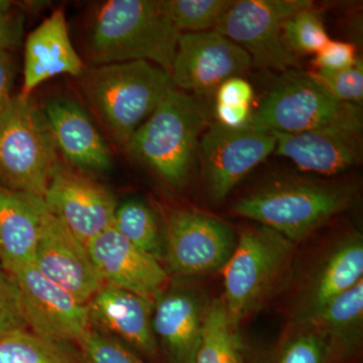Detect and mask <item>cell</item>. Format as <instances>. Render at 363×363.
<instances>
[{"label":"cell","mask_w":363,"mask_h":363,"mask_svg":"<svg viewBox=\"0 0 363 363\" xmlns=\"http://www.w3.org/2000/svg\"><path fill=\"white\" fill-rule=\"evenodd\" d=\"M180 35L169 0H108L93 14L88 56L97 66L145 61L169 73Z\"/></svg>","instance_id":"obj_1"},{"label":"cell","mask_w":363,"mask_h":363,"mask_svg":"<svg viewBox=\"0 0 363 363\" xmlns=\"http://www.w3.org/2000/svg\"><path fill=\"white\" fill-rule=\"evenodd\" d=\"M79 78L90 108L123 147L175 87L169 72L145 61L92 67Z\"/></svg>","instance_id":"obj_2"},{"label":"cell","mask_w":363,"mask_h":363,"mask_svg":"<svg viewBox=\"0 0 363 363\" xmlns=\"http://www.w3.org/2000/svg\"><path fill=\"white\" fill-rule=\"evenodd\" d=\"M204 106L194 96L172 88L124 150L149 166L174 188L187 184L206 130Z\"/></svg>","instance_id":"obj_3"},{"label":"cell","mask_w":363,"mask_h":363,"mask_svg":"<svg viewBox=\"0 0 363 363\" xmlns=\"http://www.w3.org/2000/svg\"><path fill=\"white\" fill-rule=\"evenodd\" d=\"M353 199L350 186L284 182L243 197L233 210L238 216L259 222L295 243L350 208Z\"/></svg>","instance_id":"obj_4"},{"label":"cell","mask_w":363,"mask_h":363,"mask_svg":"<svg viewBox=\"0 0 363 363\" xmlns=\"http://www.w3.org/2000/svg\"><path fill=\"white\" fill-rule=\"evenodd\" d=\"M60 164L44 111L32 96H13L0 113V186L44 197Z\"/></svg>","instance_id":"obj_5"},{"label":"cell","mask_w":363,"mask_h":363,"mask_svg":"<svg viewBox=\"0 0 363 363\" xmlns=\"http://www.w3.org/2000/svg\"><path fill=\"white\" fill-rule=\"evenodd\" d=\"M294 242L267 226L245 228L222 269L227 313L234 326L252 314L278 284Z\"/></svg>","instance_id":"obj_6"},{"label":"cell","mask_w":363,"mask_h":363,"mask_svg":"<svg viewBox=\"0 0 363 363\" xmlns=\"http://www.w3.org/2000/svg\"><path fill=\"white\" fill-rule=\"evenodd\" d=\"M360 111L358 105L334 99L309 72L296 69L285 72L262 98L250 124L269 133L292 135L325 128Z\"/></svg>","instance_id":"obj_7"},{"label":"cell","mask_w":363,"mask_h":363,"mask_svg":"<svg viewBox=\"0 0 363 363\" xmlns=\"http://www.w3.org/2000/svg\"><path fill=\"white\" fill-rule=\"evenodd\" d=\"M312 4L307 0H238L214 30L242 48L255 68L296 70L298 56L284 45L281 26L296 11Z\"/></svg>","instance_id":"obj_8"},{"label":"cell","mask_w":363,"mask_h":363,"mask_svg":"<svg viewBox=\"0 0 363 363\" xmlns=\"http://www.w3.org/2000/svg\"><path fill=\"white\" fill-rule=\"evenodd\" d=\"M276 145L274 133L250 124L233 130L217 123H209L200 138L198 152L211 199L215 202L225 199L255 167L274 152Z\"/></svg>","instance_id":"obj_9"},{"label":"cell","mask_w":363,"mask_h":363,"mask_svg":"<svg viewBox=\"0 0 363 363\" xmlns=\"http://www.w3.org/2000/svg\"><path fill=\"white\" fill-rule=\"evenodd\" d=\"M235 235L223 221L194 210H175L166 227V259L179 276L223 269L235 248Z\"/></svg>","instance_id":"obj_10"},{"label":"cell","mask_w":363,"mask_h":363,"mask_svg":"<svg viewBox=\"0 0 363 363\" xmlns=\"http://www.w3.org/2000/svg\"><path fill=\"white\" fill-rule=\"evenodd\" d=\"M18 286L28 329L58 342H78L89 331L88 305L45 278L33 264L11 274Z\"/></svg>","instance_id":"obj_11"},{"label":"cell","mask_w":363,"mask_h":363,"mask_svg":"<svg viewBox=\"0 0 363 363\" xmlns=\"http://www.w3.org/2000/svg\"><path fill=\"white\" fill-rule=\"evenodd\" d=\"M252 68L242 48L216 30L181 33L172 70V82L184 92L217 89L224 81Z\"/></svg>","instance_id":"obj_12"},{"label":"cell","mask_w":363,"mask_h":363,"mask_svg":"<svg viewBox=\"0 0 363 363\" xmlns=\"http://www.w3.org/2000/svg\"><path fill=\"white\" fill-rule=\"evenodd\" d=\"M48 209L87 247L113 224L117 202L108 188L60 164L45 190Z\"/></svg>","instance_id":"obj_13"},{"label":"cell","mask_w":363,"mask_h":363,"mask_svg":"<svg viewBox=\"0 0 363 363\" xmlns=\"http://www.w3.org/2000/svg\"><path fill=\"white\" fill-rule=\"evenodd\" d=\"M362 111L325 128L304 133H274V152L302 171L336 175L362 157Z\"/></svg>","instance_id":"obj_14"},{"label":"cell","mask_w":363,"mask_h":363,"mask_svg":"<svg viewBox=\"0 0 363 363\" xmlns=\"http://www.w3.org/2000/svg\"><path fill=\"white\" fill-rule=\"evenodd\" d=\"M87 248L104 285L128 291L152 304L164 293L169 277L160 260L136 247L113 227L93 238Z\"/></svg>","instance_id":"obj_15"},{"label":"cell","mask_w":363,"mask_h":363,"mask_svg":"<svg viewBox=\"0 0 363 363\" xmlns=\"http://www.w3.org/2000/svg\"><path fill=\"white\" fill-rule=\"evenodd\" d=\"M33 264L81 304L87 305L104 286L87 247L50 210Z\"/></svg>","instance_id":"obj_16"},{"label":"cell","mask_w":363,"mask_h":363,"mask_svg":"<svg viewBox=\"0 0 363 363\" xmlns=\"http://www.w3.org/2000/svg\"><path fill=\"white\" fill-rule=\"evenodd\" d=\"M43 111L60 154L71 167L82 173L111 169V149L80 104L69 98H52Z\"/></svg>","instance_id":"obj_17"},{"label":"cell","mask_w":363,"mask_h":363,"mask_svg":"<svg viewBox=\"0 0 363 363\" xmlns=\"http://www.w3.org/2000/svg\"><path fill=\"white\" fill-rule=\"evenodd\" d=\"M87 305L91 326L100 327L104 333L116 336L145 357H157L152 303L128 291L104 285Z\"/></svg>","instance_id":"obj_18"},{"label":"cell","mask_w":363,"mask_h":363,"mask_svg":"<svg viewBox=\"0 0 363 363\" xmlns=\"http://www.w3.org/2000/svg\"><path fill=\"white\" fill-rule=\"evenodd\" d=\"M48 213L42 196L0 186V262L7 274L33 264Z\"/></svg>","instance_id":"obj_19"},{"label":"cell","mask_w":363,"mask_h":363,"mask_svg":"<svg viewBox=\"0 0 363 363\" xmlns=\"http://www.w3.org/2000/svg\"><path fill=\"white\" fill-rule=\"evenodd\" d=\"M84 70V62L72 45L65 13L57 9L28 35L20 94L32 96L45 81L64 74L80 77Z\"/></svg>","instance_id":"obj_20"},{"label":"cell","mask_w":363,"mask_h":363,"mask_svg":"<svg viewBox=\"0 0 363 363\" xmlns=\"http://www.w3.org/2000/svg\"><path fill=\"white\" fill-rule=\"evenodd\" d=\"M206 305L194 292L162 293L156 301L152 329L171 363H195Z\"/></svg>","instance_id":"obj_21"},{"label":"cell","mask_w":363,"mask_h":363,"mask_svg":"<svg viewBox=\"0 0 363 363\" xmlns=\"http://www.w3.org/2000/svg\"><path fill=\"white\" fill-rule=\"evenodd\" d=\"M363 281L330 301L303 324L319 331L328 344L327 363H345L357 354L362 337Z\"/></svg>","instance_id":"obj_22"},{"label":"cell","mask_w":363,"mask_h":363,"mask_svg":"<svg viewBox=\"0 0 363 363\" xmlns=\"http://www.w3.org/2000/svg\"><path fill=\"white\" fill-rule=\"evenodd\" d=\"M363 274V241L352 234L325 259L306 293L303 319L312 317L330 301L357 285Z\"/></svg>","instance_id":"obj_23"},{"label":"cell","mask_w":363,"mask_h":363,"mask_svg":"<svg viewBox=\"0 0 363 363\" xmlns=\"http://www.w3.org/2000/svg\"><path fill=\"white\" fill-rule=\"evenodd\" d=\"M235 329L223 300L216 298L207 304L195 363H243Z\"/></svg>","instance_id":"obj_24"},{"label":"cell","mask_w":363,"mask_h":363,"mask_svg":"<svg viewBox=\"0 0 363 363\" xmlns=\"http://www.w3.org/2000/svg\"><path fill=\"white\" fill-rule=\"evenodd\" d=\"M68 343L42 337L26 329L0 338V363H81Z\"/></svg>","instance_id":"obj_25"},{"label":"cell","mask_w":363,"mask_h":363,"mask_svg":"<svg viewBox=\"0 0 363 363\" xmlns=\"http://www.w3.org/2000/svg\"><path fill=\"white\" fill-rule=\"evenodd\" d=\"M112 227L143 252L162 259V234L156 214L140 200L130 199L117 205Z\"/></svg>","instance_id":"obj_26"},{"label":"cell","mask_w":363,"mask_h":363,"mask_svg":"<svg viewBox=\"0 0 363 363\" xmlns=\"http://www.w3.org/2000/svg\"><path fill=\"white\" fill-rule=\"evenodd\" d=\"M314 6L300 9L281 26V40L294 55L317 54L330 40Z\"/></svg>","instance_id":"obj_27"},{"label":"cell","mask_w":363,"mask_h":363,"mask_svg":"<svg viewBox=\"0 0 363 363\" xmlns=\"http://www.w3.org/2000/svg\"><path fill=\"white\" fill-rule=\"evenodd\" d=\"M233 0H169L172 20L181 33L214 30Z\"/></svg>","instance_id":"obj_28"},{"label":"cell","mask_w":363,"mask_h":363,"mask_svg":"<svg viewBox=\"0 0 363 363\" xmlns=\"http://www.w3.org/2000/svg\"><path fill=\"white\" fill-rule=\"evenodd\" d=\"M327 359L326 339L319 331L305 325L304 330L286 339L264 363H327Z\"/></svg>","instance_id":"obj_29"},{"label":"cell","mask_w":363,"mask_h":363,"mask_svg":"<svg viewBox=\"0 0 363 363\" xmlns=\"http://www.w3.org/2000/svg\"><path fill=\"white\" fill-rule=\"evenodd\" d=\"M77 343L81 363H145L121 340L94 327Z\"/></svg>","instance_id":"obj_30"},{"label":"cell","mask_w":363,"mask_h":363,"mask_svg":"<svg viewBox=\"0 0 363 363\" xmlns=\"http://www.w3.org/2000/svg\"><path fill=\"white\" fill-rule=\"evenodd\" d=\"M334 99L342 104L362 105L363 100V63L362 60L350 68L340 71L316 70L309 72Z\"/></svg>","instance_id":"obj_31"},{"label":"cell","mask_w":363,"mask_h":363,"mask_svg":"<svg viewBox=\"0 0 363 363\" xmlns=\"http://www.w3.org/2000/svg\"><path fill=\"white\" fill-rule=\"evenodd\" d=\"M26 329L18 286L11 274L0 269V338Z\"/></svg>","instance_id":"obj_32"},{"label":"cell","mask_w":363,"mask_h":363,"mask_svg":"<svg viewBox=\"0 0 363 363\" xmlns=\"http://www.w3.org/2000/svg\"><path fill=\"white\" fill-rule=\"evenodd\" d=\"M357 59L354 45L330 40L315 54L313 64L316 70L340 71L350 68Z\"/></svg>","instance_id":"obj_33"},{"label":"cell","mask_w":363,"mask_h":363,"mask_svg":"<svg viewBox=\"0 0 363 363\" xmlns=\"http://www.w3.org/2000/svg\"><path fill=\"white\" fill-rule=\"evenodd\" d=\"M18 7L9 13H0V52H11L23 40L25 16Z\"/></svg>","instance_id":"obj_34"},{"label":"cell","mask_w":363,"mask_h":363,"mask_svg":"<svg viewBox=\"0 0 363 363\" xmlns=\"http://www.w3.org/2000/svg\"><path fill=\"white\" fill-rule=\"evenodd\" d=\"M255 91L250 83L241 77H234L224 81L218 86L216 92L217 104L230 106H250Z\"/></svg>","instance_id":"obj_35"},{"label":"cell","mask_w":363,"mask_h":363,"mask_svg":"<svg viewBox=\"0 0 363 363\" xmlns=\"http://www.w3.org/2000/svg\"><path fill=\"white\" fill-rule=\"evenodd\" d=\"M252 113L250 106H230V105L216 104L215 107L216 123L233 130L247 128L250 125Z\"/></svg>","instance_id":"obj_36"},{"label":"cell","mask_w":363,"mask_h":363,"mask_svg":"<svg viewBox=\"0 0 363 363\" xmlns=\"http://www.w3.org/2000/svg\"><path fill=\"white\" fill-rule=\"evenodd\" d=\"M14 78H16V64L11 52H0V113L11 101Z\"/></svg>","instance_id":"obj_37"},{"label":"cell","mask_w":363,"mask_h":363,"mask_svg":"<svg viewBox=\"0 0 363 363\" xmlns=\"http://www.w3.org/2000/svg\"><path fill=\"white\" fill-rule=\"evenodd\" d=\"M16 7H18V2L0 0V13H9Z\"/></svg>","instance_id":"obj_38"}]
</instances>
